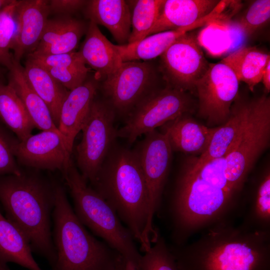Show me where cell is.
Here are the masks:
<instances>
[{"mask_svg": "<svg viewBox=\"0 0 270 270\" xmlns=\"http://www.w3.org/2000/svg\"><path fill=\"white\" fill-rule=\"evenodd\" d=\"M97 89L95 81L86 80L69 90L61 106L58 128L71 152L75 138L88 115Z\"/></svg>", "mask_w": 270, "mask_h": 270, "instance_id": "9a60e30c", "label": "cell"}, {"mask_svg": "<svg viewBox=\"0 0 270 270\" xmlns=\"http://www.w3.org/2000/svg\"><path fill=\"white\" fill-rule=\"evenodd\" d=\"M220 62L230 68L239 82L246 84L252 92L261 82L265 68L270 62V55L255 46H242Z\"/></svg>", "mask_w": 270, "mask_h": 270, "instance_id": "cb8c5ba5", "label": "cell"}, {"mask_svg": "<svg viewBox=\"0 0 270 270\" xmlns=\"http://www.w3.org/2000/svg\"><path fill=\"white\" fill-rule=\"evenodd\" d=\"M144 253L136 270H179L168 244L160 234L150 249Z\"/></svg>", "mask_w": 270, "mask_h": 270, "instance_id": "1f68e13d", "label": "cell"}, {"mask_svg": "<svg viewBox=\"0 0 270 270\" xmlns=\"http://www.w3.org/2000/svg\"><path fill=\"white\" fill-rule=\"evenodd\" d=\"M220 2L218 0H164L148 36L190 26L209 16Z\"/></svg>", "mask_w": 270, "mask_h": 270, "instance_id": "2e32d148", "label": "cell"}, {"mask_svg": "<svg viewBox=\"0 0 270 270\" xmlns=\"http://www.w3.org/2000/svg\"><path fill=\"white\" fill-rule=\"evenodd\" d=\"M12 0H0V10L10 4Z\"/></svg>", "mask_w": 270, "mask_h": 270, "instance_id": "74e56055", "label": "cell"}, {"mask_svg": "<svg viewBox=\"0 0 270 270\" xmlns=\"http://www.w3.org/2000/svg\"><path fill=\"white\" fill-rule=\"evenodd\" d=\"M54 188L52 238L56 260L52 270H116L125 264L117 251L94 237L80 221L64 186L56 182Z\"/></svg>", "mask_w": 270, "mask_h": 270, "instance_id": "277c9868", "label": "cell"}, {"mask_svg": "<svg viewBox=\"0 0 270 270\" xmlns=\"http://www.w3.org/2000/svg\"><path fill=\"white\" fill-rule=\"evenodd\" d=\"M0 270H10L6 266L0 265Z\"/></svg>", "mask_w": 270, "mask_h": 270, "instance_id": "ab89813d", "label": "cell"}, {"mask_svg": "<svg viewBox=\"0 0 270 270\" xmlns=\"http://www.w3.org/2000/svg\"><path fill=\"white\" fill-rule=\"evenodd\" d=\"M202 26L198 22L187 28L158 32L134 43L117 46L122 62L152 60L160 56L180 37Z\"/></svg>", "mask_w": 270, "mask_h": 270, "instance_id": "4316f807", "label": "cell"}, {"mask_svg": "<svg viewBox=\"0 0 270 270\" xmlns=\"http://www.w3.org/2000/svg\"><path fill=\"white\" fill-rule=\"evenodd\" d=\"M270 20V0L251 2L246 9L230 22L232 26L248 38L266 26Z\"/></svg>", "mask_w": 270, "mask_h": 270, "instance_id": "f1b7e54d", "label": "cell"}, {"mask_svg": "<svg viewBox=\"0 0 270 270\" xmlns=\"http://www.w3.org/2000/svg\"><path fill=\"white\" fill-rule=\"evenodd\" d=\"M20 140L9 135L0 126V176L20 175L22 170L16 161V152Z\"/></svg>", "mask_w": 270, "mask_h": 270, "instance_id": "d6a6232c", "label": "cell"}, {"mask_svg": "<svg viewBox=\"0 0 270 270\" xmlns=\"http://www.w3.org/2000/svg\"><path fill=\"white\" fill-rule=\"evenodd\" d=\"M51 76L68 90L82 85L86 80L89 68H46Z\"/></svg>", "mask_w": 270, "mask_h": 270, "instance_id": "e575fe53", "label": "cell"}, {"mask_svg": "<svg viewBox=\"0 0 270 270\" xmlns=\"http://www.w3.org/2000/svg\"><path fill=\"white\" fill-rule=\"evenodd\" d=\"M62 173L80 221L122 256L126 270H136L142 254L130 230L100 195L87 184L72 160Z\"/></svg>", "mask_w": 270, "mask_h": 270, "instance_id": "5b68a950", "label": "cell"}, {"mask_svg": "<svg viewBox=\"0 0 270 270\" xmlns=\"http://www.w3.org/2000/svg\"><path fill=\"white\" fill-rule=\"evenodd\" d=\"M209 64L196 38L188 32L160 56V72L167 86L186 92H196Z\"/></svg>", "mask_w": 270, "mask_h": 270, "instance_id": "8fae6325", "label": "cell"}, {"mask_svg": "<svg viewBox=\"0 0 270 270\" xmlns=\"http://www.w3.org/2000/svg\"><path fill=\"white\" fill-rule=\"evenodd\" d=\"M0 84H1V83H0Z\"/></svg>", "mask_w": 270, "mask_h": 270, "instance_id": "b9f144b4", "label": "cell"}, {"mask_svg": "<svg viewBox=\"0 0 270 270\" xmlns=\"http://www.w3.org/2000/svg\"><path fill=\"white\" fill-rule=\"evenodd\" d=\"M72 154L62 134L42 130L20 141L16 157L22 165L62 172L72 161Z\"/></svg>", "mask_w": 270, "mask_h": 270, "instance_id": "4fadbf2b", "label": "cell"}, {"mask_svg": "<svg viewBox=\"0 0 270 270\" xmlns=\"http://www.w3.org/2000/svg\"><path fill=\"white\" fill-rule=\"evenodd\" d=\"M184 114L162 126L172 150L191 154H204L218 126L208 127Z\"/></svg>", "mask_w": 270, "mask_h": 270, "instance_id": "d6986e66", "label": "cell"}, {"mask_svg": "<svg viewBox=\"0 0 270 270\" xmlns=\"http://www.w3.org/2000/svg\"><path fill=\"white\" fill-rule=\"evenodd\" d=\"M164 0L134 2L131 14L132 30L127 44L140 41L148 36L158 16Z\"/></svg>", "mask_w": 270, "mask_h": 270, "instance_id": "f546056e", "label": "cell"}, {"mask_svg": "<svg viewBox=\"0 0 270 270\" xmlns=\"http://www.w3.org/2000/svg\"><path fill=\"white\" fill-rule=\"evenodd\" d=\"M91 184L140 244V250L143 252L148 250L150 246L144 238L148 190L133 150L116 142Z\"/></svg>", "mask_w": 270, "mask_h": 270, "instance_id": "3957f363", "label": "cell"}, {"mask_svg": "<svg viewBox=\"0 0 270 270\" xmlns=\"http://www.w3.org/2000/svg\"><path fill=\"white\" fill-rule=\"evenodd\" d=\"M156 72L146 62H123L104 80L102 86L106 101L115 111L127 115L146 96L154 90Z\"/></svg>", "mask_w": 270, "mask_h": 270, "instance_id": "7c38bea8", "label": "cell"}, {"mask_svg": "<svg viewBox=\"0 0 270 270\" xmlns=\"http://www.w3.org/2000/svg\"><path fill=\"white\" fill-rule=\"evenodd\" d=\"M8 70V85L20 99L35 128L60 133L48 106L29 84L20 62L14 60Z\"/></svg>", "mask_w": 270, "mask_h": 270, "instance_id": "7402d4cb", "label": "cell"}, {"mask_svg": "<svg viewBox=\"0 0 270 270\" xmlns=\"http://www.w3.org/2000/svg\"><path fill=\"white\" fill-rule=\"evenodd\" d=\"M270 98L266 94L249 101L244 126L225 156L230 180L243 192L255 163L270 145Z\"/></svg>", "mask_w": 270, "mask_h": 270, "instance_id": "8992f818", "label": "cell"}, {"mask_svg": "<svg viewBox=\"0 0 270 270\" xmlns=\"http://www.w3.org/2000/svg\"><path fill=\"white\" fill-rule=\"evenodd\" d=\"M88 0H48L50 14L60 16H70L84 8Z\"/></svg>", "mask_w": 270, "mask_h": 270, "instance_id": "d590c367", "label": "cell"}, {"mask_svg": "<svg viewBox=\"0 0 270 270\" xmlns=\"http://www.w3.org/2000/svg\"><path fill=\"white\" fill-rule=\"evenodd\" d=\"M84 13L90 21L106 27L120 45L128 44L131 32V14L125 0H88Z\"/></svg>", "mask_w": 270, "mask_h": 270, "instance_id": "44dd1931", "label": "cell"}, {"mask_svg": "<svg viewBox=\"0 0 270 270\" xmlns=\"http://www.w3.org/2000/svg\"><path fill=\"white\" fill-rule=\"evenodd\" d=\"M87 28L84 22L70 16L48 19L38 46L30 54L48 55L74 52Z\"/></svg>", "mask_w": 270, "mask_h": 270, "instance_id": "ac0fdd59", "label": "cell"}, {"mask_svg": "<svg viewBox=\"0 0 270 270\" xmlns=\"http://www.w3.org/2000/svg\"><path fill=\"white\" fill-rule=\"evenodd\" d=\"M249 101L240 98L234 102L230 116L222 124L218 126L207 150L198 158L191 162L193 168H197L206 162L225 156L230 152L240 136L246 122Z\"/></svg>", "mask_w": 270, "mask_h": 270, "instance_id": "ffe728a7", "label": "cell"}, {"mask_svg": "<svg viewBox=\"0 0 270 270\" xmlns=\"http://www.w3.org/2000/svg\"><path fill=\"white\" fill-rule=\"evenodd\" d=\"M116 270H126L125 264L120 266Z\"/></svg>", "mask_w": 270, "mask_h": 270, "instance_id": "f35d334b", "label": "cell"}, {"mask_svg": "<svg viewBox=\"0 0 270 270\" xmlns=\"http://www.w3.org/2000/svg\"><path fill=\"white\" fill-rule=\"evenodd\" d=\"M27 59L45 68H87L78 51L48 55H34L30 54L27 55Z\"/></svg>", "mask_w": 270, "mask_h": 270, "instance_id": "836d02e7", "label": "cell"}, {"mask_svg": "<svg viewBox=\"0 0 270 270\" xmlns=\"http://www.w3.org/2000/svg\"></svg>", "mask_w": 270, "mask_h": 270, "instance_id": "60d3db41", "label": "cell"}, {"mask_svg": "<svg viewBox=\"0 0 270 270\" xmlns=\"http://www.w3.org/2000/svg\"><path fill=\"white\" fill-rule=\"evenodd\" d=\"M0 118L22 141L35 128L24 104L9 85L0 84Z\"/></svg>", "mask_w": 270, "mask_h": 270, "instance_id": "83f0119b", "label": "cell"}, {"mask_svg": "<svg viewBox=\"0 0 270 270\" xmlns=\"http://www.w3.org/2000/svg\"><path fill=\"white\" fill-rule=\"evenodd\" d=\"M240 224L250 230L270 232V173L264 172L249 198H243Z\"/></svg>", "mask_w": 270, "mask_h": 270, "instance_id": "d4e9b609", "label": "cell"}, {"mask_svg": "<svg viewBox=\"0 0 270 270\" xmlns=\"http://www.w3.org/2000/svg\"><path fill=\"white\" fill-rule=\"evenodd\" d=\"M261 82L267 93L270 91V62L266 65L263 73Z\"/></svg>", "mask_w": 270, "mask_h": 270, "instance_id": "8d00e7d4", "label": "cell"}, {"mask_svg": "<svg viewBox=\"0 0 270 270\" xmlns=\"http://www.w3.org/2000/svg\"><path fill=\"white\" fill-rule=\"evenodd\" d=\"M32 252L25 234L0 212V265L14 262L29 270H42Z\"/></svg>", "mask_w": 270, "mask_h": 270, "instance_id": "603a6c76", "label": "cell"}, {"mask_svg": "<svg viewBox=\"0 0 270 270\" xmlns=\"http://www.w3.org/2000/svg\"><path fill=\"white\" fill-rule=\"evenodd\" d=\"M239 82L230 68L220 62L209 67L196 84L198 114L208 127L224 124L238 96ZM215 127V126H214Z\"/></svg>", "mask_w": 270, "mask_h": 270, "instance_id": "30bf717a", "label": "cell"}, {"mask_svg": "<svg viewBox=\"0 0 270 270\" xmlns=\"http://www.w3.org/2000/svg\"><path fill=\"white\" fill-rule=\"evenodd\" d=\"M50 14L48 0H18L16 10V30L11 50L15 60L32 52L38 46Z\"/></svg>", "mask_w": 270, "mask_h": 270, "instance_id": "5bb4252c", "label": "cell"}, {"mask_svg": "<svg viewBox=\"0 0 270 270\" xmlns=\"http://www.w3.org/2000/svg\"><path fill=\"white\" fill-rule=\"evenodd\" d=\"M78 52L85 64L95 71L96 80H104L123 62L117 46L108 40L98 25L91 21Z\"/></svg>", "mask_w": 270, "mask_h": 270, "instance_id": "e0dca14e", "label": "cell"}, {"mask_svg": "<svg viewBox=\"0 0 270 270\" xmlns=\"http://www.w3.org/2000/svg\"><path fill=\"white\" fill-rule=\"evenodd\" d=\"M192 100L188 92L166 86L154 90L128 114L117 138L133 144L142 134L152 131L178 117L191 112Z\"/></svg>", "mask_w": 270, "mask_h": 270, "instance_id": "ba28073f", "label": "cell"}, {"mask_svg": "<svg viewBox=\"0 0 270 270\" xmlns=\"http://www.w3.org/2000/svg\"><path fill=\"white\" fill-rule=\"evenodd\" d=\"M179 270H270V232L214 225L190 244H168Z\"/></svg>", "mask_w": 270, "mask_h": 270, "instance_id": "6da1fadb", "label": "cell"}, {"mask_svg": "<svg viewBox=\"0 0 270 270\" xmlns=\"http://www.w3.org/2000/svg\"><path fill=\"white\" fill-rule=\"evenodd\" d=\"M18 2L12 0L0 10V64L8 70L14 60L10 50L16 30V10Z\"/></svg>", "mask_w": 270, "mask_h": 270, "instance_id": "4dcf8cb0", "label": "cell"}, {"mask_svg": "<svg viewBox=\"0 0 270 270\" xmlns=\"http://www.w3.org/2000/svg\"><path fill=\"white\" fill-rule=\"evenodd\" d=\"M116 112L106 100L94 98L82 128V138L76 146L80 172L92 184L116 142Z\"/></svg>", "mask_w": 270, "mask_h": 270, "instance_id": "9c48e42d", "label": "cell"}, {"mask_svg": "<svg viewBox=\"0 0 270 270\" xmlns=\"http://www.w3.org/2000/svg\"><path fill=\"white\" fill-rule=\"evenodd\" d=\"M54 186L36 174L0 176V202L6 218L25 234L32 252L44 258L51 267L56 260L52 229Z\"/></svg>", "mask_w": 270, "mask_h": 270, "instance_id": "7a4b0ae2", "label": "cell"}, {"mask_svg": "<svg viewBox=\"0 0 270 270\" xmlns=\"http://www.w3.org/2000/svg\"><path fill=\"white\" fill-rule=\"evenodd\" d=\"M24 72L29 84L48 106L58 126L61 106L69 90L44 67L26 59Z\"/></svg>", "mask_w": 270, "mask_h": 270, "instance_id": "484cf974", "label": "cell"}, {"mask_svg": "<svg viewBox=\"0 0 270 270\" xmlns=\"http://www.w3.org/2000/svg\"><path fill=\"white\" fill-rule=\"evenodd\" d=\"M133 149L142 172L148 190V214L144 238L151 246L159 232L154 226V218L160 206L168 180L172 150L166 136L154 130L146 134Z\"/></svg>", "mask_w": 270, "mask_h": 270, "instance_id": "52a82bcc", "label": "cell"}]
</instances>
